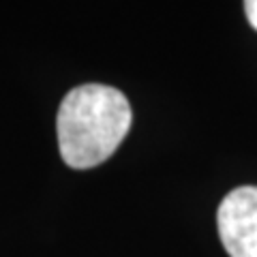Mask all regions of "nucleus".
Returning a JSON list of instances; mask_svg holds the SVG:
<instances>
[{
    "instance_id": "2",
    "label": "nucleus",
    "mask_w": 257,
    "mask_h": 257,
    "mask_svg": "<svg viewBox=\"0 0 257 257\" xmlns=\"http://www.w3.org/2000/svg\"><path fill=\"white\" fill-rule=\"evenodd\" d=\"M216 223L229 257H257V187H238L227 193Z\"/></svg>"
},
{
    "instance_id": "3",
    "label": "nucleus",
    "mask_w": 257,
    "mask_h": 257,
    "mask_svg": "<svg viewBox=\"0 0 257 257\" xmlns=\"http://www.w3.org/2000/svg\"><path fill=\"white\" fill-rule=\"evenodd\" d=\"M244 11H246L248 24L257 30V0H248V3H244Z\"/></svg>"
},
{
    "instance_id": "1",
    "label": "nucleus",
    "mask_w": 257,
    "mask_h": 257,
    "mask_svg": "<svg viewBox=\"0 0 257 257\" xmlns=\"http://www.w3.org/2000/svg\"><path fill=\"white\" fill-rule=\"evenodd\" d=\"M133 111L126 96L111 86L84 84L60 103L56 118L60 157L73 170L107 161L126 138Z\"/></svg>"
}]
</instances>
